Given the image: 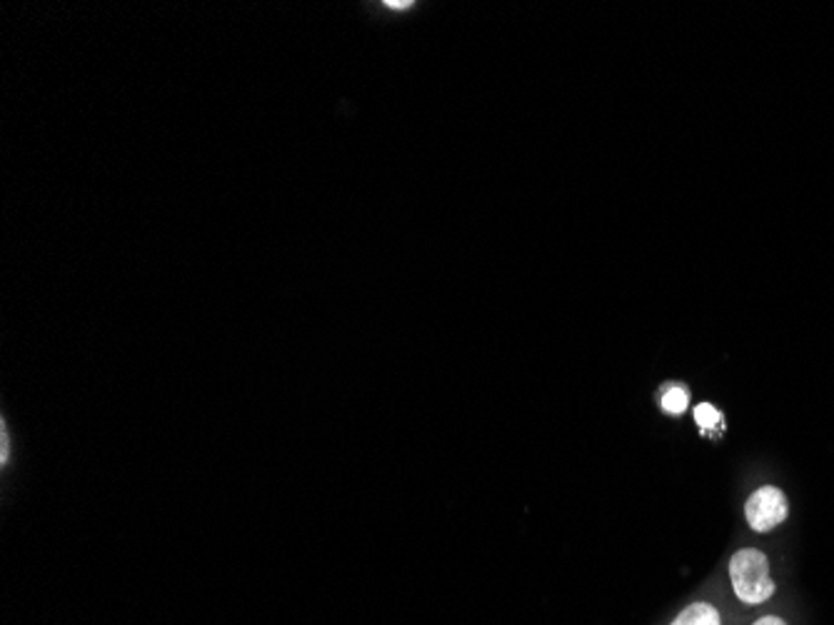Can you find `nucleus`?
<instances>
[{
  "label": "nucleus",
  "mask_w": 834,
  "mask_h": 625,
  "mask_svg": "<svg viewBox=\"0 0 834 625\" xmlns=\"http://www.w3.org/2000/svg\"><path fill=\"white\" fill-rule=\"evenodd\" d=\"M730 581L734 595L747 605H760L764 601H770L774 595V588H777L770 575L767 555L757 548H742L732 555Z\"/></svg>",
  "instance_id": "f257e3e1"
},
{
  "label": "nucleus",
  "mask_w": 834,
  "mask_h": 625,
  "mask_svg": "<svg viewBox=\"0 0 834 625\" xmlns=\"http://www.w3.org/2000/svg\"><path fill=\"white\" fill-rule=\"evenodd\" d=\"M790 515V503L777 485H762L744 503V518L754 533H767L777 528Z\"/></svg>",
  "instance_id": "f03ea898"
},
{
  "label": "nucleus",
  "mask_w": 834,
  "mask_h": 625,
  "mask_svg": "<svg viewBox=\"0 0 834 625\" xmlns=\"http://www.w3.org/2000/svg\"><path fill=\"white\" fill-rule=\"evenodd\" d=\"M672 625H722L720 613L710 603H692L684 608Z\"/></svg>",
  "instance_id": "7ed1b4c3"
},
{
  "label": "nucleus",
  "mask_w": 834,
  "mask_h": 625,
  "mask_svg": "<svg viewBox=\"0 0 834 625\" xmlns=\"http://www.w3.org/2000/svg\"><path fill=\"white\" fill-rule=\"evenodd\" d=\"M690 409V393L682 389V385H672V389L664 391L662 395V411L670 415H682Z\"/></svg>",
  "instance_id": "20e7f679"
},
{
  "label": "nucleus",
  "mask_w": 834,
  "mask_h": 625,
  "mask_svg": "<svg viewBox=\"0 0 834 625\" xmlns=\"http://www.w3.org/2000/svg\"><path fill=\"white\" fill-rule=\"evenodd\" d=\"M694 421L700 423L702 433H712L722 425V413L710 403H700L698 409H694Z\"/></svg>",
  "instance_id": "39448f33"
},
{
  "label": "nucleus",
  "mask_w": 834,
  "mask_h": 625,
  "mask_svg": "<svg viewBox=\"0 0 834 625\" xmlns=\"http://www.w3.org/2000/svg\"><path fill=\"white\" fill-rule=\"evenodd\" d=\"M8 458H11V438H8V425L6 421L0 423V463H8Z\"/></svg>",
  "instance_id": "423d86ee"
},
{
  "label": "nucleus",
  "mask_w": 834,
  "mask_h": 625,
  "mask_svg": "<svg viewBox=\"0 0 834 625\" xmlns=\"http://www.w3.org/2000/svg\"><path fill=\"white\" fill-rule=\"evenodd\" d=\"M752 625H787V623L777 618V615H764V618H760L757 623H752Z\"/></svg>",
  "instance_id": "0eeeda50"
},
{
  "label": "nucleus",
  "mask_w": 834,
  "mask_h": 625,
  "mask_svg": "<svg viewBox=\"0 0 834 625\" xmlns=\"http://www.w3.org/2000/svg\"><path fill=\"white\" fill-rule=\"evenodd\" d=\"M387 8H393V11H403V8H410L413 3H410V0H407V3H385Z\"/></svg>",
  "instance_id": "6e6552de"
}]
</instances>
